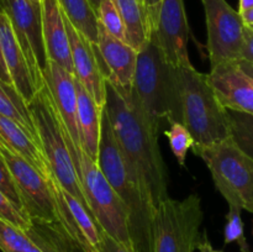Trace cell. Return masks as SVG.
I'll list each match as a JSON object with an SVG mask.
<instances>
[{"label": "cell", "instance_id": "obj_1", "mask_svg": "<svg viewBox=\"0 0 253 252\" xmlns=\"http://www.w3.org/2000/svg\"><path fill=\"white\" fill-rule=\"evenodd\" d=\"M104 111L143 197L155 210L168 198V174L158 146V132L148 123L133 93L121 95L108 82Z\"/></svg>", "mask_w": 253, "mask_h": 252}, {"label": "cell", "instance_id": "obj_2", "mask_svg": "<svg viewBox=\"0 0 253 252\" xmlns=\"http://www.w3.org/2000/svg\"><path fill=\"white\" fill-rule=\"evenodd\" d=\"M96 163L125 205L133 252H152V221L155 210L143 197L137 178L119 146L104 110Z\"/></svg>", "mask_w": 253, "mask_h": 252}, {"label": "cell", "instance_id": "obj_3", "mask_svg": "<svg viewBox=\"0 0 253 252\" xmlns=\"http://www.w3.org/2000/svg\"><path fill=\"white\" fill-rule=\"evenodd\" d=\"M132 93L157 132L162 123H182L179 68L170 66L150 39L137 54Z\"/></svg>", "mask_w": 253, "mask_h": 252}, {"label": "cell", "instance_id": "obj_4", "mask_svg": "<svg viewBox=\"0 0 253 252\" xmlns=\"http://www.w3.org/2000/svg\"><path fill=\"white\" fill-rule=\"evenodd\" d=\"M179 84L182 124L194 140L193 147H208L231 137L227 109L217 100L207 74L193 66L179 68Z\"/></svg>", "mask_w": 253, "mask_h": 252}, {"label": "cell", "instance_id": "obj_5", "mask_svg": "<svg viewBox=\"0 0 253 252\" xmlns=\"http://www.w3.org/2000/svg\"><path fill=\"white\" fill-rule=\"evenodd\" d=\"M29 109L37 131L40 147L51 174L64 190L71 193L91 212L73 157L67 147L64 127L46 84L37 91L29 104Z\"/></svg>", "mask_w": 253, "mask_h": 252}, {"label": "cell", "instance_id": "obj_6", "mask_svg": "<svg viewBox=\"0 0 253 252\" xmlns=\"http://www.w3.org/2000/svg\"><path fill=\"white\" fill-rule=\"evenodd\" d=\"M211 173L216 189L229 207L253 214V160L231 137L208 147H193Z\"/></svg>", "mask_w": 253, "mask_h": 252}, {"label": "cell", "instance_id": "obj_7", "mask_svg": "<svg viewBox=\"0 0 253 252\" xmlns=\"http://www.w3.org/2000/svg\"><path fill=\"white\" fill-rule=\"evenodd\" d=\"M204 220L202 199L168 197L157 205L152 221V252H195Z\"/></svg>", "mask_w": 253, "mask_h": 252}, {"label": "cell", "instance_id": "obj_8", "mask_svg": "<svg viewBox=\"0 0 253 252\" xmlns=\"http://www.w3.org/2000/svg\"><path fill=\"white\" fill-rule=\"evenodd\" d=\"M79 177L89 208L99 227L133 252L125 205L104 177L96 161L85 152L81 155Z\"/></svg>", "mask_w": 253, "mask_h": 252}, {"label": "cell", "instance_id": "obj_9", "mask_svg": "<svg viewBox=\"0 0 253 252\" xmlns=\"http://www.w3.org/2000/svg\"><path fill=\"white\" fill-rule=\"evenodd\" d=\"M0 11L9 19L40 90L44 86L43 72L48 62L42 34L41 4H34L30 0H0Z\"/></svg>", "mask_w": 253, "mask_h": 252}, {"label": "cell", "instance_id": "obj_10", "mask_svg": "<svg viewBox=\"0 0 253 252\" xmlns=\"http://www.w3.org/2000/svg\"><path fill=\"white\" fill-rule=\"evenodd\" d=\"M0 155L14 178L22 207L30 219L59 222L56 198L49 178L44 177L24 158L12 153L2 145H0Z\"/></svg>", "mask_w": 253, "mask_h": 252}, {"label": "cell", "instance_id": "obj_11", "mask_svg": "<svg viewBox=\"0 0 253 252\" xmlns=\"http://www.w3.org/2000/svg\"><path fill=\"white\" fill-rule=\"evenodd\" d=\"M207 19L210 66L239 61L244 43V22L226 0H202Z\"/></svg>", "mask_w": 253, "mask_h": 252}, {"label": "cell", "instance_id": "obj_12", "mask_svg": "<svg viewBox=\"0 0 253 252\" xmlns=\"http://www.w3.org/2000/svg\"><path fill=\"white\" fill-rule=\"evenodd\" d=\"M190 29L184 0H163L157 26L151 40L157 44L166 61L174 68L192 67L188 53Z\"/></svg>", "mask_w": 253, "mask_h": 252}, {"label": "cell", "instance_id": "obj_13", "mask_svg": "<svg viewBox=\"0 0 253 252\" xmlns=\"http://www.w3.org/2000/svg\"><path fill=\"white\" fill-rule=\"evenodd\" d=\"M94 47L105 81L119 94L130 95L138 52L126 42L111 36L100 24L98 26V42Z\"/></svg>", "mask_w": 253, "mask_h": 252}, {"label": "cell", "instance_id": "obj_14", "mask_svg": "<svg viewBox=\"0 0 253 252\" xmlns=\"http://www.w3.org/2000/svg\"><path fill=\"white\" fill-rule=\"evenodd\" d=\"M43 79L51 93L62 125L73 142L81 165V155L84 151L82 147L81 128L78 123V104L74 76L62 68L59 64L48 61L43 72Z\"/></svg>", "mask_w": 253, "mask_h": 252}, {"label": "cell", "instance_id": "obj_15", "mask_svg": "<svg viewBox=\"0 0 253 252\" xmlns=\"http://www.w3.org/2000/svg\"><path fill=\"white\" fill-rule=\"evenodd\" d=\"M62 15L71 44L73 76L90 94L99 108L104 109L106 101V81L99 66L94 43L74 29L63 12Z\"/></svg>", "mask_w": 253, "mask_h": 252}, {"label": "cell", "instance_id": "obj_16", "mask_svg": "<svg viewBox=\"0 0 253 252\" xmlns=\"http://www.w3.org/2000/svg\"><path fill=\"white\" fill-rule=\"evenodd\" d=\"M207 77L225 109L253 115V79L240 69L236 61L211 67Z\"/></svg>", "mask_w": 253, "mask_h": 252}, {"label": "cell", "instance_id": "obj_17", "mask_svg": "<svg viewBox=\"0 0 253 252\" xmlns=\"http://www.w3.org/2000/svg\"><path fill=\"white\" fill-rule=\"evenodd\" d=\"M0 42L12 85L29 105L39 89L32 78L24 52L15 37L11 24L2 11H0Z\"/></svg>", "mask_w": 253, "mask_h": 252}, {"label": "cell", "instance_id": "obj_18", "mask_svg": "<svg viewBox=\"0 0 253 252\" xmlns=\"http://www.w3.org/2000/svg\"><path fill=\"white\" fill-rule=\"evenodd\" d=\"M42 34L48 61L59 64L73 74L71 44L64 26L63 15L57 0H41Z\"/></svg>", "mask_w": 253, "mask_h": 252}, {"label": "cell", "instance_id": "obj_19", "mask_svg": "<svg viewBox=\"0 0 253 252\" xmlns=\"http://www.w3.org/2000/svg\"><path fill=\"white\" fill-rule=\"evenodd\" d=\"M0 145L24 158L46 178L51 177L47 161L36 138L11 119L0 114Z\"/></svg>", "mask_w": 253, "mask_h": 252}, {"label": "cell", "instance_id": "obj_20", "mask_svg": "<svg viewBox=\"0 0 253 252\" xmlns=\"http://www.w3.org/2000/svg\"><path fill=\"white\" fill-rule=\"evenodd\" d=\"M74 84L77 90V104H78V123L81 128L82 147L83 151L96 161L99 152L101 132V118L103 110L98 106L90 94L84 89L74 77Z\"/></svg>", "mask_w": 253, "mask_h": 252}, {"label": "cell", "instance_id": "obj_21", "mask_svg": "<svg viewBox=\"0 0 253 252\" xmlns=\"http://www.w3.org/2000/svg\"><path fill=\"white\" fill-rule=\"evenodd\" d=\"M125 29V42L141 51L151 39V30L141 0H115Z\"/></svg>", "mask_w": 253, "mask_h": 252}, {"label": "cell", "instance_id": "obj_22", "mask_svg": "<svg viewBox=\"0 0 253 252\" xmlns=\"http://www.w3.org/2000/svg\"><path fill=\"white\" fill-rule=\"evenodd\" d=\"M64 16L89 42H98V16L89 0H57Z\"/></svg>", "mask_w": 253, "mask_h": 252}, {"label": "cell", "instance_id": "obj_23", "mask_svg": "<svg viewBox=\"0 0 253 252\" xmlns=\"http://www.w3.org/2000/svg\"><path fill=\"white\" fill-rule=\"evenodd\" d=\"M0 114L11 119L15 123L26 128L39 142L37 131L35 127L34 120H32L31 113H30L29 105L20 96L14 86L2 83V82H0Z\"/></svg>", "mask_w": 253, "mask_h": 252}, {"label": "cell", "instance_id": "obj_24", "mask_svg": "<svg viewBox=\"0 0 253 252\" xmlns=\"http://www.w3.org/2000/svg\"><path fill=\"white\" fill-rule=\"evenodd\" d=\"M234 142L253 160V115L227 110Z\"/></svg>", "mask_w": 253, "mask_h": 252}, {"label": "cell", "instance_id": "obj_25", "mask_svg": "<svg viewBox=\"0 0 253 252\" xmlns=\"http://www.w3.org/2000/svg\"><path fill=\"white\" fill-rule=\"evenodd\" d=\"M98 21L115 39L125 42V29L115 0H103L96 11Z\"/></svg>", "mask_w": 253, "mask_h": 252}, {"label": "cell", "instance_id": "obj_26", "mask_svg": "<svg viewBox=\"0 0 253 252\" xmlns=\"http://www.w3.org/2000/svg\"><path fill=\"white\" fill-rule=\"evenodd\" d=\"M169 126L170 128L165 131V135L168 137L170 150L174 153L178 163L180 167H183L185 165L188 151L194 145V140L189 130L182 123H172Z\"/></svg>", "mask_w": 253, "mask_h": 252}, {"label": "cell", "instance_id": "obj_27", "mask_svg": "<svg viewBox=\"0 0 253 252\" xmlns=\"http://www.w3.org/2000/svg\"><path fill=\"white\" fill-rule=\"evenodd\" d=\"M31 240L26 232L0 219V250L2 252H27Z\"/></svg>", "mask_w": 253, "mask_h": 252}, {"label": "cell", "instance_id": "obj_28", "mask_svg": "<svg viewBox=\"0 0 253 252\" xmlns=\"http://www.w3.org/2000/svg\"><path fill=\"white\" fill-rule=\"evenodd\" d=\"M241 209L236 207H229V211L226 214V225L224 230L225 245L236 242L239 245L241 252H251L246 236H245L244 221L241 217Z\"/></svg>", "mask_w": 253, "mask_h": 252}, {"label": "cell", "instance_id": "obj_29", "mask_svg": "<svg viewBox=\"0 0 253 252\" xmlns=\"http://www.w3.org/2000/svg\"><path fill=\"white\" fill-rule=\"evenodd\" d=\"M0 219L26 231L31 226V219L26 212L20 210L4 193L0 190Z\"/></svg>", "mask_w": 253, "mask_h": 252}, {"label": "cell", "instance_id": "obj_30", "mask_svg": "<svg viewBox=\"0 0 253 252\" xmlns=\"http://www.w3.org/2000/svg\"><path fill=\"white\" fill-rule=\"evenodd\" d=\"M0 190L19 208L20 210L25 212L24 207H22V200L20 197L19 189H17L16 184L14 182L11 173H10L9 168H7L6 163H5L4 158L0 155Z\"/></svg>", "mask_w": 253, "mask_h": 252}, {"label": "cell", "instance_id": "obj_31", "mask_svg": "<svg viewBox=\"0 0 253 252\" xmlns=\"http://www.w3.org/2000/svg\"><path fill=\"white\" fill-rule=\"evenodd\" d=\"M163 0H142V6L145 9L146 17H147L148 26H150L151 35L155 31L157 26L158 16H160V10L162 6Z\"/></svg>", "mask_w": 253, "mask_h": 252}, {"label": "cell", "instance_id": "obj_32", "mask_svg": "<svg viewBox=\"0 0 253 252\" xmlns=\"http://www.w3.org/2000/svg\"><path fill=\"white\" fill-rule=\"evenodd\" d=\"M100 252H131L126 249L123 244L116 241L111 236H109L106 232L101 230V242H100Z\"/></svg>", "mask_w": 253, "mask_h": 252}, {"label": "cell", "instance_id": "obj_33", "mask_svg": "<svg viewBox=\"0 0 253 252\" xmlns=\"http://www.w3.org/2000/svg\"><path fill=\"white\" fill-rule=\"evenodd\" d=\"M240 59L253 63V29H244V43H242Z\"/></svg>", "mask_w": 253, "mask_h": 252}, {"label": "cell", "instance_id": "obj_34", "mask_svg": "<svg viewBox=\"0 0 253 252\" xmlns=\"http://www.w3.org/2000/svg\"><path fill=\"white\" fill-rule=\"evenodd\" d=\"M0 82L12 85L11 79H10V76H9V72H7V68H6V64H5V61H4V56H2L1 42H0Z\"/></svg>", "mask_w": 253, "mask_h": 252}, {"label": "cell", "instance_id": "obj_35", "mask_svg": "<svg viewBox=\"0 0 253 252\" xmlns=\"http://www.w3.org/2000/svg\"><path fill=\"white\" fill-rule=\"evenodd\" d=\"M197 249L199 250L200 252H222V251H216V250L212 249L211 244H210V241L208 240L207 232H204V234L200 236L199 244H198Z\"/></svg>", "mask_w": 253, "mask_h": 252}, {"label": "cell", "instance_id": "obj_36", "mask_svg": "<svg viewBox=\"0 0 253 252\" xmlns=\"http://www.w3.org/2000/svg\"><path fill=\"white\" fill-rule=\"evenodd\" d=\"M236 63L245 74H247L250 78L253 79V63L244 61V59H239V61H236Z\"/></svg>", "mask_w": 253, "mask_h": 252}, {"label": "cell", "instance_id": "obj_37", "mask_svg": "<svg viewBox=\"0 0 253 252\" xmlns=\"http://www.w3.org/2000/svg\"><path fill=\"white\" fill-rule=\"evenodd\" d=\"M240 16H241L245 27L253 29V7L252 9L247 10V11L241 12V14H240Z\"/></svg>", "mask_w": 253, "mask_h": 252}, {"label": "cell", "instance_id": "obj_38", "mask_svg": "<svg viewBox=\"0 0 253 252\" xmlns=\"http://www.w3.org/2000/svg\"><path fill=\"white\" fill-rule=\"evenodd\" d=\"M253 7V0H240L239 1V14L247 11Z\"/></svg>", "mask_w": 253, "mask_h": 252}, {"label": "cell", "instance_id": "obj_39", "mask_svg": "<svg viewBox=\"0 0 253 252\" xmlns=\"http://www.w3.org/2000/svg\"><path fill=\"white\" fill-rule=\"evenodd\" d=\"M101 1H103V0H89V2H90V5L93 6V9L95 10V12L98 11L99 5H100Z\"/></svg>", "mask_w": 253, "mask_h": 252}, {"label": "cell", "instance_id": "obj_40", "mask_svg": "<svg viewBox=\"0 0 253 252\" xmlns=\"http://www.w3.org/2000/svg\"><path fill=\"white\" fill-rule=\"evenodd\" d=\"M30 1L34 2V4H37V5L41 4V0H30Z\"/></svg>", "mask_w": 253, "mask_h": 252}, {"label": "cell", "instance_id": "obj_41", "mask_svg": "<svg viewBox=\"0 0 253 252\" xmlns=\"http://www.w3.org/2000/svg\"><path fill=\"white\" fill-rule=\"evenodd\" d=\"M141 2H142V0H141Z\"/></svg>", "mask_w": 253, "mask_h": 252}]
</instances>
